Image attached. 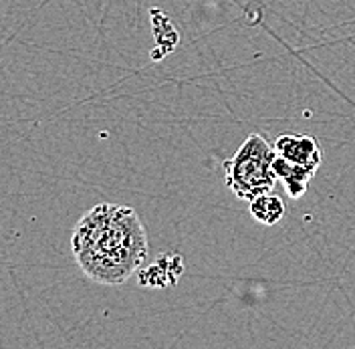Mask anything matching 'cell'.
<instances>
[{
    "mask_svg": "<svg viewBox=\"0 0 355 349\" xmlns=\"http://www.w3.org/2000/svg\"><path fill=\"white\" fill-rule=\"evenodd\" d=\"M71 250L91 281L123 284L148 259V232L130 206L97 204L73 228Z\"/></svg>",
    "mask_w": 355,
    "mask_h": 349,
    "instance_id": "obj_1",
    "label": "cell"
},
{
    "mask_svg": "<svg viewBox=\"0 0 355 349\" xmlns=\"http://www.w3.org/2000/svg\"><path fill=\"white\" fill-rule=\"evenodd\" d=\"M272 160L275 148L263 135L250 133L236 153L230 160L222 162L226 184L232 194L250 202L259 194L272 192L279 180L272 170Z\"/></svg>",
    "mask_w": 355,
    "mask_h": 349,
    "instance_id": "obj_2",
    "label": "cell"
},
{
    "mask_svg": "<svg viewBox=\"0 0 355 349\" xmlns=\"http://www.w3.org/2000/svg\"><path fill=\"white\" fill-rule=\"evenodd\" d=\"M272 148L277 155L285 158L297 166H303L313 174L319 170L321 160H323V150H321L319 139L307 133H283L275 139Z\"/></svg>",
    "mask_w": 355,
    "mask_h": 349,
    "instance_id": "obj_3",
    "label": "cell"
},
{
    "mask_svg": "<svg viewBox=\"0 0 355 349\" xmlns=\"http://www.w3.org/2000/svg\"><path fill=\"white\" fill-rule=\"evenodd\" d=\"M272 170L279 180L285 182V188H287V194L291 198H301L307 192V186H309L313 172L305 170L303 166H297L293 162H288L285 158L277 155L275 152V160H272Z\"/></svg>",
    "mask_w": 355,
    "mask_h": 349,
    "instance_id": "obj_4",
    "label": "cell"
},
{
    "mask_svg": "<svg viewBox=\"0 0 355 349\" xmlns=\"http://www.w3.org/2000/svg\"><path fill=\"white\" fill-rule=\"evenodd\" d=\"M248 212L257 222H261L265 226H272L285 216V204L279 196L265 192V194H259L250 200Z\"/></svg>",
    "mask_w": 355,
    "mask_h": 349,
    "instance_id": "obj_5",
    "label": "cell"
}]
</instances>
